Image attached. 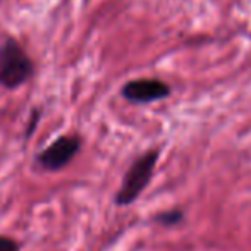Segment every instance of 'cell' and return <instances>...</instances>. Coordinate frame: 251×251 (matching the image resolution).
I'll use <instances>...</instances> for the list:
<instances>
[{"label":"cell","instance_id":"1","mask_svg":"<svg viewBox=\"0 0 251 251\" xmlns=\"http://www.w3.org/2000/svg\"><path fill=\"white\" fill-rule=\"evenodd\" d=\"M33 60L14 38L0 43V84L7 90L23 86L33 76Z\"/></svg>","mask_w":251,"mask_h":251},{"label":"cell","instance_id":"7","mask_svg":"<svg viewBox=\"0 0 251 251\" xmlns=\"http://www.w3.org/2000/svg\"><path fill=\"white\" fill-rule=\"evenodd\" d=\"M38 119H40V112L38 110H35V114L31 115V119H29V127H28V133H26V136H31V133L35 131V127H36V122H38Z\"/></svg>","mask_w":251,"mask_h":251},{"label":"cell","instance_id":"6","mask_svg":"<svg viewBox=\"0 0 251 251\" xmlns=\"http://www.w3.org/2000/svg\"><path fill=\"white\" fill-rule=\"evenodd\" d=\"M0 251H19V243L12 237L0 236Z\"/></svg>","mask_w":251,"mask_h":251},{"label":"cell","instance_id":"5","mask_svg":"<svg viewBox=\"0 0 251 251\" xmlns=\"http://www.w3.org/2000/svg\"><path fill=\"white\" fill-rule=\"evenodd\" d=\"M182 212L181 210H167V212H162L158 215H155V222L162 224V226H176L182 220Z\"/></svg>","mask_w":251,"mask_h":251},{"label":"cell","instance_id":"4","mask_svg":"<svg viewBox=\"0 0 251 251\" xmlns=\"http://www.w3.org/2000/svg\"><path fill=\"white\" fill-rule=\"evenodd\" d=\"M121 95L131 103H153L171 95V86L165 81L155 77L131 79L122 86Z\"/></svg>","mask_w":251,"mask_h":251},{"label":"cell","instance_id":"2","mask_svg":"<svg viewBox=\"0 0 251 251\" xmlns=\"http://www.w3.org/2000/svg\"><path fill=\"white\" fill-rule=\"evenodd\" d=\"M158 160V150H148L131 164L124 174L121 188L115 193V203L119 206H127L141 196V193L150 184L155 165Z\"/></svg>","mask_w":251,"mask_h":251},{"label":"cell","instance_id":"3","mask_svg":"<svg viewBox=\"0 0 251 251\" xmlns=\"http://www.w3.org/2000/svg\"><path fill=\"white\" fill-rule=\"evenodd\" d=\"M81 148V140L76 134H64L59 136L53 143H50L45 150L36 155V162L45 171H62L66 165L74 160Z\"/></svg>","mask_w":251,"mask_h":251}]
</instances>
